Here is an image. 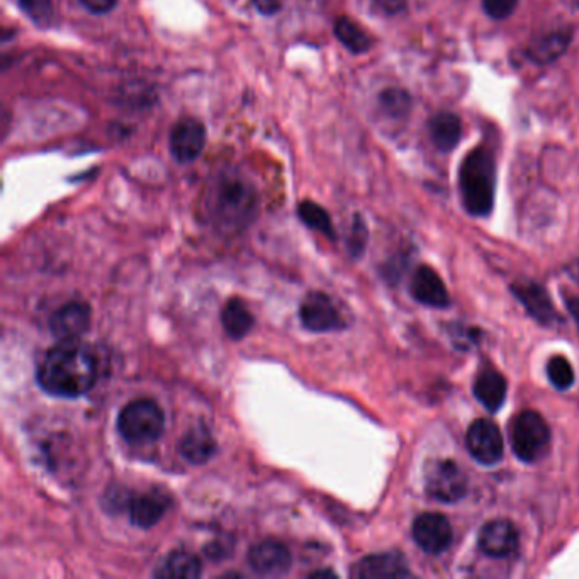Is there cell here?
Here are the masks:
<instances>
[{
  "label": "cell",
  "instance_id": "cell-31",
  "mask_svg": "<svg viewBox=\"0 0 579 579\" xmlns=\"http://www.w3.org/2000/svg\"><path fill=\"white\" fill-rule=\"evenodd\" d=\"M80 4L90 12V14H107L113 11L114 7L118 6V0H80Z\"/></svg>",
  "mask_w": 579,
  "mask_h": 579
},
{
  "label": "cell",
  "instance_id": "cell-18",
  "mask_svg": "<svg viewBox=\"0 0 579 579\" xmlns=\"http://www.w3.org/2000/svg\"><path fill=\"white\" fill-rule=\"evenodd\" d=\"M216 440L208 427L197 425L182 437L179 444V454L191 464H204L216 454Z\"/></svg>",
  "mask_w": 579,
  "mask_h": 579
},
{
  "label": "cell",
  "instance_id": "cell-21",
  "mask_svg": "<svg viewBox=\"0 0 579 579\" xmlns=\"http://www.w3.org/2000/svg\"><path fill=\"white\" fill-rule=\"evenodd\" d=\"M221 323H223L228 337L233 338V340H242V338L247 337L248 333L252 332L255 318L242 299L233 298L226 303L225 308L221 311Z\"/></svg>",
  "mask_w": 579,
  "mask_h": 579
},
{
  "label": "cell",
  "instance_id": "cell-6",
  "mask_svg": "<svg viewBox=\"0 0 579 579\" xmlns=\"http://www.w3.org/2000/svg\"><path fill=\"white\" fill-rule=\"evenodd\" d=\"M425 488L433 500L456 503L466 496V474L456 462L432 461L425 471Z\"/></svg>",
  "mask_w": 579,
  "mask_h": 579
},
{
  "label": "cell",
  "instance_id": "cell-3",
  "mask_svg": "<svg viewBox=\"0 0 579 579\" xmlns=\"http://www.w3.org/2000/svg\"><path fill=\"white\" fill-rule=\"evenodd\" d=\"M462 203L473 216H488L495 204V162L490 152L476 148L462 162L459 172Z\"/></svg>",
  "mask_w": 579,
  "mask_h": 579
},
{
  "label": "cell",
  "instance_id": "cell-23",
  "mask_svg": "<svg viewBox=\"0 0 579 579\" xmlns=\"http://www.w3.org/2000/svg\"><path fill=\"white\" fill-rule=\"evenodd\" d=\"M335 36L347 50L352 51L355 55L366 53L371 50V36L360 28L359 24L354 23L349 17H340L335 23Z\"/></svg>",
  "mask_w": 579,
  "mask_h": 579
},
{
  "label": "cell",
  "instance_id": "cell-10",
  "mask_svg": "<svg viewBox=\"0 0 579 579\" xmlns=\"http://www.w3.org/2000/svg\"><path fill=\"white\" fill-rule=\"evenodd\" d=\"M452 527L440 513H423L413 523V539L427 554H442L452 544Z\"/></svg>",
  "mask_w": 579,
  "mask_h": 579
},
{
  "label": "cell",
  "instance_id": "cell-12",
  "mask_svg": "<svg viewBox=\"0 0 579 579\" xmlns=\"http://www.w3.org/2000/svg\"><path fill=\"white\" fill-rule=\"evenodd\" d=\"M89 304L72 301L55 311L50 318V330L60 342L79 340L90 327Z\"/></svg>",
  "mask_w": 579,
  "mask_h": 579
},
{
  "label": "cell",
  "instance_id": "cell-1",
  "mask_svg": "<svg viewBox=\"0 0 579 579\" xmlns=\"http://www.w3.org/2000/svg\"><path fill=\"white\" fill-rule=\"evenodd\" d=\"M36 379L40 388L51 396L80 398L96 384V354L79 340L60 342L46 352Z\"/></svg>",
  "mask_w": 579,
  "mask_h": 579
},
{
  "label": "cell",
  "instance_id": "cell-35",
  "mask_svg": "<svg viewBox=\"0 0 579 579\" xmlns=\"http://www.w3.org/2000/svg\"><path fill=\"white\" fill-rule=\"evenodd\" d=\"M311 578H316V576H335L333 571L330 569H321V571H315V573L310 574Z\"/></svg>",
  "mask_w": 579,
  "mask_h": 579
},
{
  "label": "cell",
  "instance_id": "cell-14",
  "mask_svg": "<svg viewBox=\"0 0 579 579\" xmlns=\"http://www.w3.org/2000/svg\"><path fill=\"white\" fill-rule=\"evenodd\" d=\"M172 505L169 495L164 491L152 490L147 493H136L128 501L131 523L140 529H150L157 525Z\"/></svg>",
  "mask_w": 579,
  "mask_h": 579
},
{
  "label": "cell",
  "instance_id": "cell-13",
  "mask_svg": "<svg viewBox=\"0 0 579 579\" xmlns=\"http://www.w3.org/2000/svg\"><path fill=\"white\" fill-rule=\"evenodd\" d=\"M354 578L359 579H383V578H406L411 576L405 557L398 552H384V554H372V556L360 559L350 571Z\"/></svg>",
  "mask_w": 579,
  "mask_h": 579
},
{
  "label": "cell",
  "instance_id": "cell-26",
  "mask_svg": "<svg viewBox=\"0 0 579 579\" xmlns=\"http://www.w3.org/2000/svg\"><path fill=\"white\" fill-rule=\"evenodd\" d=\"M547 374H549V381L554 384V388L566 391L574 384V371L568 359H564L561 355H556L549 360L547 366Z\"/></svg>",
  "mask_w": 579,
  "mask_h": 579
},
{
  "label": "cell",
  "instance_id": "cell-33",
  "mask_svg": "<svg viewBox=\"0 0 579 579\" xmlns=\"http://www.w3.org/2000/svg\"><path fill=\"white\" fill-rule=\"evenodd\" d=\"M376 4L381 7L384 12L393 14V12H398L401 7H403V0H376Z\"/></svg>",
  "mask_w": 579,
  "mask_h": 579
},
{
  "label": "cell",
  "instance_id": "cell-7",
  "mask_svg": "<svg viewBox=\"0 0 579 579\" xmlns=\"http://www.w3.org/2000/svg\"><path fill=\"white\" fill-rule=\"evenodd\" d=\"M299 318L308 332L328 333L337 332L343 328V318L338 313L330 296L320 291L310 293L301 303Z\"/></svg>",
  "mask_w": 579,
  "mask_h": 579
},
{
  "label": "cell",
  "instance_id": "cell-2",
  "mask_svg": "<svg viewBox=\"0 0 579 579\" xmlns=\"http://www.w3.org/2000/svg\"><path fill=\"white\" fill-rule=\"evenodd\" d=\"M209 220L226 233H237L252 225L259 213V194L252 182L237 170L221 172L206 197Z\"/></svg>",
  "mask_w": 579,
  "mask_h": 579
},
{
  "label": "cell",
  "instance_id": "cell-34",
  "mask_svg": "<svg viewBox=\"0 0 579 579\" xmlns=\"http://www.w3.org/2000/svg\"><path fill=\"white\" fill-rule=\"evenodd\" d=\"M568 308L569 311H571V315H573L574 320H576V323H578L579 327V298H569Z\"/></svg>",
  "mask_w": 579,
  "mask_h": 579
},
{
  "label": "cell",
  "instance_id": "cell-19",
  "mask_svg": "<svg viewBox=\"0 0 579 579\" xmlns=\"http://www.w3.org/2000/svg\"><path fill=\"white\" fill-rule=\"evenodd\" d=\"M474 394L486 410L495 413L500 410L506 400V381L495 369H483L476 377Z\"/></svg>",
  "mask_w": 579,
  "mask_h": 579
},
{
  "label": "cell",
  "instance_id": "cell-29",
  "mask_svg": "<svg viewBox=\"0 0 579 579\" xmlns=\"http://www.w3.org/2000/svg\"><path fill=\"white\" fill-rule=\"evenodd\" d=\"M367 243V228L364 225V221L362 218H355L354 226H352V233H350L349 238V248L350 253L355 255V257H359L364 252V248H366Z\"/></svg>",
  "mask_w": 579,
  "mask_h": 579
},
{
  "label": "cell",
  "instance_id": "cell-22",
  "mask_svg": "<svg viewBox=\"0 0 579 579\" xmlns=\"http://www.w3.org/2000/svg\"><path fill=\"white\" fill-rule=\"evenodd\" d=\"M461 119L456 114L440 113L430 121V135L440 152H450L461 140Z\"/></svg>",
  "mask_w": 579,
  "mask_h": 579
},
{
  "label": "cell",
  "instance_id": "cell-9",
  "mask_svg": "<svg viewBox=\"0 0 579 579\" xmlns=\"http://www.w3.org/2000/svg\"><path fill=\"white\" fill-rule=\"evenodd\" d=\"M467 449L476 461L493 466L503 457V439L491 420H476L467 430Z\"/></svg>",
  "mask_w": 579,
  "mask_h": 579
},
{
  "label": "cell",
  "instance_id": "cell-8",
  "mask_svg": "<svg viewBox=\"0 0 579 579\" xmlns=\"http://www.w3.org/2000/svg\"><path fill=\"white\" fill-rule=\"evenodd\" d=\"M206 147V126L199 119L177 121L170 133V152L179 164H192Z\"/></svg>",
  "mask_w": 579,
  "mask_h": 579
},
{
  "label": "cell",
  "instance_id": "cell-32",
  "mask_svg": "<svg viewBox=\"0 0 579 579\" xmlns=\"http://www.w3.org/2000/svg\"><path fill=\"white\" fill-rule=\"evenodd\" d=\"M253 6L265 16H272L282 9V0H253Z\"/></svg>",
  "mask_w": 579,
  "mask_h": 579
},
{
  "label": "cell",
  "instance_id": "cell-4",
  "mask_svg": "<svg viewBox=\"0 0 579 579\" xmlns=\"http://www.w3.org/2000/svg\"><path fill=\"white\" fill-rule=\"evenodd\" d=\"M165 428L164 410L157 401L140 398L124 406L118 416V430L128 444L148 445L157 442Z\"/></svg>",
  "mask_w": 579,
  "mask_h": 579
},
{
  "label": "cell",
  "instance_id": "cell-11",
  "mask_svg": "<svg viewBox=\"0 0 579 579\" xmlns=\"http://www.w3.org/2000/svg\"><path fill=\"white\" fill-rule=\"evenodd\" d=\"M291 564V552L277 540H264L248 551V566L262 576H282L289 573Z\"/></svg>",
  "mask_w": 579,
  "mask_h": 579
},
{
  "label": "cell",
  "instance_id": "cell-27",
  "mask_svg": "<svg viewBox=\"0 0 579 579\" xmlns=\"http://www.w3.org/2000/svg\"><path fill=\"white\" fill-rule=\"evenodd\" d=\"M19 6L23 9L24 14L40 28H48L53 21L51 0H19Z\"/></svg>",
  "mask_w": 579,
  "mask_h": 579
},
{
  "label": "cell",
  "instance_id": "cell-20",
  "mask_svg": "<svg viewBox=\"0 0 579 579\" xmlns=\"http://www.w3.org/2000/svg\"><path fill=\"white\" fill-rule=\"evenodd\" d=\"M203 574V564L192 552L174 551L165 557L162 564L153 571L155 578L196 579Z\"/></svg>",
  "mask_w": 579,
  "mask_h": 579
},
{
  "label": "cell",
  "instance_id": "cell-15",
  "mask_svg": "<svg viewBox=\"0 0 579 579\" xmlns=\"http://www.w3.org/2000/svg\"><path fill=\"white\" fill-rule=\"evenodd\" d=\"M479 547L490 557H508L517 551L518 532L508 520H493L479 534Z\"/></svg>",
  "mask_w": 579,
  "mask_h": 579
},
{
  "label": "cell",
  "instance_id": "cell-28",
  "mask_svg": "<svg viewBox=\"0 0 579 579\" xmlns=\"http://www.w3.org/2000/svg\"><path fill=\"white\" fill-rule=\"evenodd\" d=\"M379 101H381V106H383L384 111L394 116V118L405 116V114L410 111L411 99L405 90H386V92H383L381 97H379Z\"/></svg>",
  "mask_w": 579,
  "mask_h": 579
},
{
  "label": "cell",
  "instance_id": "cell-24",
  "mask_svg": "<svg viewBox=\"0 0 579 579\" xmlns=\"http://www.w3.org/2000/svg\"><path fill=\"white\" fill-rule=\"evenodd\" d=\"M571 36L568 33H552L546 38L537 41L532 48H530V57L535 62L549 63L556 58L561 57L566 48H568Z\"/></svg>",
  "mask_w": 579,
  "mask_h": 579
},
{
  "label": "cell",
  "instance_id": "cell-17",
  "mask_svg": "<svg viewBox=\"0 0 579 579\" xmlns=\"http://www.w3.org/2000/svg\"><path fill=\"white\" fill-rule=\"evenodd\" d=\"M512 289L515 296L525 304V308L529 310L530 315L534 316L535 320L544 323V325H551L556 318V310H554L546 291L539 284L518 282Z\"/></svg>",
  "mask_w": 579,
  "mask_h": 579
},
{
  "label": "cell",
  "instance_id": "cell-30",
  "mask_svg": "<svg viewBox=\"0 0 579 579\" xmlns=\"http://www.w3.org/2000/svg\"><path fill=\"white\" fill-rule=\"evenodd\" d=\"M517 4L518 0H483L484 11L493 19H506L515 11Z\"/></svg>",
  "mask_w": 579,
  "mask_h": 579
},
{
  "label": "cell",
  "instance_id": "cell-5",
  "mask_svg": "<svg viewBox=\"0 0 579 579\" xmlns=\"http://www.w3.org/2000/svg\"><path fill=\"white\" fill-rule=\"evenodd\" d=\"M551 442V430L537 411H523L512 427V445L518 459L523 462L539 461Z\"/></svg>",
  "mask_w": 579,
  "mask_h": 579
},
{
  "label": "cell",
  "instance_id": "cell-25",
  "mask_svg": "<svg viewBox=\"0 0 579 579\" xmlns=\"http://www.w3.org/2000/svg\"><path fill=\"white\" fill-rule=\"evenodd\" d=\"M298 214L304 225L320 231L327 237H335L332 218H330L327 209L321 208L320 204L313 203V201H303V203L299 204Z\"/></svg>",
  "mask_w": 579,
  "mask_h": 579
},
{
  "label": "cell",
  "instance_id": "cell-16",
  "mask_svg": "<svg viewBox=\"0 0 579 579\" xmlns=\"http://www.w3.org/2000/svg\"><path fill=\"white\" fill-rule=\"evenodd\" d=\"M411 294L416 301H420L433 308H445L449 306L450 299L445 287L444 281L440 279L435 270L430 269L427 265L418 267V270L411 281Z\"/></svg>",
  "mask_w": 579,
  "mask_h": 579
}]
</instances>
